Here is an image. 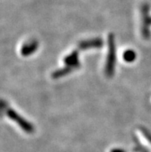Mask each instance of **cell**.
<instances>
[{"label": "cell", "instance_id": "cell-11", "mask_svg": "<svg viewBox=\"0 0 151 152\" xmlns=\"http://www.w3.org/2000/svg\"><path fill=\"white\" fill-rule=\"evenodd\" d=\"M110 152H126V151L121 148H113L110 151Z\"/></svg>", "mask_w": 151, "mask_h": 152}, {"label": "cell", "instance_id": "cell-7", "mask_svg": "<svg viewBox=\"0 0 151 152\" xmlns=\"http://www.w3.org/2000/svg\"><path fill=\"white\" fill-rule=\"evenodd\" d=\"M75 69H73V67H70V66H66L65 67L62 68V69H59L56 71H54L52 74V77L53 79H59V78H61V77H65V76L68 75L71 72H73Z\"/></svg>", "mask_w": 151, "mask_h": 152}, {"label": "cell", "instance_id": "cell-10", "mask_svg": "<svg viewBox=\"0 0 151 152\" xmlns=\"http://www.w3.org/2000/svg\"><path fill=\"white\" fill-rule=\"evenodd\" d=\"M135 151L137 152H149V151L147 150V149L144 148V146H141V145H139L135 148Z\"/></svg>", "mask_w": 151, "mask_h": 152}, {"label": "cell", "instance_id": "cell-6", "mask_svg": "<svg viewBox=\"0 0 151 152\" xmlns=\"http://www.w3.org/2000/svg\"><path fill=\"white\" fill-rule=\"evenodd\" d=\"M39 47V42L36 40H31L23 44L21 49V54L23 56H29L34 53Z\"/></svg>", "mask_w": 151, "mask_h": 152}, {"label": "cell", "instance_id": "cell-5", "mask_svg": "<svg viewBox=\"0 0 151 152\" xmlns=\"http://www.w3.org/2000/svg\"><path fill=\"white\" fill-rule=\"evenodd\" d=\"M63 61H64V64H66V66L73 67L75 69L80 66V60H79V53L77 50H74L69 55H67L64 58Z\"/></svg>", "mask_w": 151, "mask_h": 152}, {"label": "cell", "instance_id": "cell-2", "mask_svg": "<svg viewBox=\"0 0 151 152\" xmlns=\"http://www.w3.org/2000/svg\"><path fill=\"white\" fill-rule=\"evenodd\" d=\"M6 114L9 118L17 124L19 127H21L23 131L28 134H32L34 131V127L32 124L29 123L28 121L23 118L21 115L15 111L13 109H8L6 111Z\"/></svg>", "mask_w": 151, "mask_h": 152}, {"label": "cell", "instance_id": "cell-9", "mask_svg": "<svg viewBox=\"0 0 151 152\" xmlns=\"http://www.w3.org/2000/svg\"><path fill=\"white\" fill-rule=\"evenodd\" d=\"M140 131H141L142 134L144 135V137H145L150 143H151V134L150 133L149 131H148L147 130H146L145 128H144V127L140 128Z\"/></svg>", "mask_w": 151, "mask_h": 152}, {"label": "cell", "instance_id": "cell-8", "mask_svg": "<svg viewBox=\"0 0 151 152\" xmlns=\"http://www.w3.org/2000/svg\"><path fill=\"white\" fill-rule=\"evenodd\" d=\"M123 60H124L126 63H132V62H133L134 60H136V53L132 50H126V51L123 53Z\"/></svg>", "mask_w": 151, "mask_h": 152}, {"label": "cell", "instance_id": "cell-3", "mask_svg": "<svg viewBox=\"0 0 151 152\" xmlns=\"http://www.w3.org/2000/svg\"><path fill=\"white\" fill-rule=\"evenodd\" d=\"M142 17H143V23H142L141 33L145 39H149L150 38V27L151 26V17L150 16L149 5L144 4L142 6Z\"/></svg>", "mask_w": 151, "mask_h": 152}, {"label": "cell", "instance_id": "cell-4", "mask_svg": "<svg viewBox=\"0 0 151 152\" xmlns=\"http://www.w3.org/2000/svg\"><path fill=\"white\" fill-rule=\"evenodd\" d=\"M103 46V41L101 38H94L83 40L79 43V49L82 50H86L88 49L96 48L100 49Z\"/></svg>", "mask_w": 151, "mask_h": 152}, {"label": "cell", "instance_id": "cell-1", "mask_svg": "<svg viewBox=\"0 0 151 152\" xmlns=\"http://www.w3.org/2000/svg\"><path fill=\"white\" fill-rule=\"evenodd\" d=\"M116 45L115 39L113 33H110L108 37V53H107V63L105 66V73L107 77H113L116 66Z\"/></svg>", "mask_w": 151, "mask_h": 152}]
</instances>
